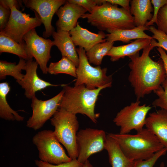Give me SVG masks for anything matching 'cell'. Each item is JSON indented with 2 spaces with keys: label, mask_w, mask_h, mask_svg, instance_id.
Masks as SVG:
<instances>
[{
  "label": "cell",
  "mask_w": 167,
  "mask_h": 167,
  "mask_svg": "<svg viewBox=\"0 0 167 167\" xmlns=\"http://www.w3.org/2000/svg\"><path fill=\"white\" fill-rule=\"evenodd\" d=\"M8 83L0 84V117L6 120L22 121L24 118L19 115L10 106L6 100L7 94L10 90Z\"/></svg>",
  "instance_id": "cell-23"
},
{
  "label": "cell",
  "mask_w": 167,
  "mask_h": 167,
  "mask_svg": "<svg viewBox=\"0 0 167 167\" xmlns=\"http://www.w3.org/2000/svg\"><path fill=\"white\" fill-rule=\"evenodd\" d=\"M69 2L79 5L90 13L94 7L101 4L100 0H68Z\"/></svg>",
  "instance_id": "cell-34"
},
{
  "label": "cell",
  "mask_w": 167,
  "mask_h": 167,
  "mask_svg": "<svg viewBox=\"0 0 167 167\" xmlns=\"http://www.w3.org/2000/svg\"><path fill=\"white\" fill-rule=\"evenodd\" d=\"M8 53L15 54L20 58L27 61L29 60L24 42L19 43L0 32V53Z\"/></svg>",
  "instance_id": "cell-24"
},
{
  "label": "cell",
  "mask_w": 167,
  "mask_h": 167,
  "mask_svg": "<svg viewBox=\"0 0 167 167\" xmlns=\"http://www.w3.org/2000/svg\"><path fill=\"white\" fill-rule=\"evenodd\" d=\"M23 1L16 0H0V4L4 7L10 9L13 7H15L19 10L22 6Z\"/></svg>",
  "instance_id": "cell-36"
},
{
  "label": "cell",
  "mask_w": 167,
  "mask_h": 167,
  "mask_svg": "<svg viewBox=\"0 0 167 167\" xmlns=\"http://www.w3.org/2000/svg\"><path fill=\"white\" fill-rule=\"evenodd\" d=\"M54 39V45L60 50L62 56H65L70 59L77 68L79 60L78 54L69 32L57 30L52 34Z\"/></svg>",
  "instance_id": "cell-18"
},
{
  "label": "cell",
  "mask_w": 167,
  "mask_h": 167,
  "mask_svg": "<svg viewBox=\"0 0 167 167\" xmlns=\"http://www.w3.org/2000/svg\"><path fill=\"white\" fill-rule=\"evenodd\" d=\"M77 69V67L70 59L66 57L62 56L58 61L50 63L48 67V73L55 75L67 74L76 78Z\"/></svg>",
  "instance_id": "cell-26"
},
{
  "label": "cell",
  "mask_w": 167,
  "mask_h": 167,
  "mask_svg": "<svg viewBox=\"0 0 167 167\" xmlns=\"http://www.w3.org/2000/svg\"><path fill=\"white\" fill-rule=\"evenodd\" d=\"M11 10L3 7L0 4V30L6 27L10 17Z\"/></svg>",
  "instance_id": "cell-35"
},
{
  "label": "cell",
  "mask_w": 167,
  "mask_h": 167,
  "mask_svg": "<svg viewBox=\"0 0 167 167\" xmlns=\"http://www.w3.org/2000/svg\"><path fill=\"white\" fill-rule=\"evenodd\" d=\"M157 45L158 42L153 39L143 49L141 56L138 53L128 57L131 61L128 79L137 101L157 90L166 78L162 60L155 61L149 56L151 50Z\"/></svg>",
  "instance_id": "cell-1"
},
{
  "label": "cell",
  "mask_w": 167,
  "mask_h": 167,
  "mask_svg": "<svg viewBox=\"0 0 167 167\" xmlns=\"http://www.w3.org/2000/svg\"><path fill=\"white\" fill-rule=\"evenodd\" d=\"M149 31L153 35V39L158 41V47H160L167 51V35L162 31L156 28L154 26L148 27Z\"/></svg>",
  "instance_id": "cell-30"
},
{
  "label": "cell",
  "mask_w": 167,
  "mask_h": 167,
  "mask_svg": "<svg viewBox=\"0 0 167 167\" xmlns=\"http://www.w3.org/2000/svg\"><path fill=\"white\" fill-rule=\"evenodd\" d=\"M64 93L58 108L64 109L75 114L86 115L95 123L100 114L95 113V108L99 93L105 86L95 89H90L84 85L71 87L63 86Z\"/></svg>",
  "instance_id": "cell-4"
},
{
  "label": "cell",
  "mask_w": 167,
  "mask_h": 167,
  "mask_svg": "<svg viewBox=\"0 0 167 167\" xmlns=\"http://www.w3.org/2000/svg\"><path fill=\"white\" fill-rule=\"evenodd\" d=\"M157 49L160 54L161 58L163 62L166 75L167 77V54L165 51L161 47H158Z\"/></svg>",
  "instance_id": "cell-38"
},
{
  "label": "cell",
  "mask_w": 167,
  "mask_h": 167,
  "mask_svg": "<svg viewBox=\"0 0 167 167\" xmlns=\"http://www.w3.org/2000/svg\"><path fill=\"white\" fill-rule=\"evenodd\" d=\"M107 135L102 130L88 128L79 130L76 135L78 162L83 164L91 155L105 149Z\"/></svg>",
  "instance_id": "cell-9"
},
{
  "label": "cell",
  "mask_w": 167,
  "mask_h": 167,
  "mask_svg": "<svg viewBox=\"0 0 167 167\" xmlns=\"http://www.w3.org/2000/svg\"><path fill=\"white\" fill-rule=\"evenodd\" d=\"M38 64L33 59L27 61L24 69L26 74L23 79L17 81L24 89V95L29 99H32L36 96V92L44 89L48 87L64 86L65 84H54L44 80L39 77L37 73Z\"/></svg>",
  "instance_id": "cell-14"
},
{
  "label": "cell",
  "mask_w": 167,
  "mask_h": 167,
  "mask_svg": "<svg viewBox=\"0 0 167 167\" xmlns=\"http://www.w3.org/2000/svg\"><path fill=\"white\" fill-rule=\"evenodd\" d=\"M114 43V42L106 41L105 42L96 44L88 51L86 52L89 63L100 66L101 64L103 58L111 49Z\"/></svg>",
  "instance_id": "cell-27"
},
{
  "label": "cell",
  "mask_w": 167,
  "mask_h": 167,
  "mask_svg": "<svg viewBox=\"0 0 167 167\" xmlns=\"http://www.w3.org/2000/svg\"><path fill=\"white\" fill-rule=\"evenodd\" d=\"M130 2V12L134 16L135 26H145L153 16L151 0H132Z\"/></svg>",
  "instance_id": "cell-22"
},
{
  "label": "cell",
  "mask_w": 167,
  "mask_h": 167,
  "mask_svg": "<svg viewBox=\"0 0 167 167\" xmlns=\"http://www.w3.org/2000/svg\"><path fill=\"white\" fill-rule=\"evenodd\" d=\"M159 167H165L164 162H162L161 163Z\"/></svg>",
  "instance_id": "cell-40"
},
{
  "label": "cell",
  "mask_w": 167,
  "mask_h": 167,
  "mask_svg": "<svg viewBox=\"0 0 167 167\" xmlns=\"http://www.w3.org/2000/svg\"><path fill=\"white\" fill-rule=\"evenodd\" d=\"M35 162L38 167H82L83 164L78 162L76 158L69 162L55 165L37 160H35Z\"/></svg>",
  "instance_id": "cell-31"
},
{
  "label": "cell",
  "mask_w": 167,
  "mask_h": 167,
  "mask_svg": "<svg viewBox=\"0 0 167 167\" xmlns=\"http://www.w3.org/2000/svg\"><path fill=\"white\" fill-rule=\"evenodd\" d=\"M152 39L140 38L127 45L113 46L106 56L110 57L111 61L113 62L126 56L129 57L139 53L140 50L147 46Z\"/></svg>",
  "instance_id": "cell-19"
},
{
  "label": "cell",
  "mask_w": 167,
  "mask_h": 167,
  "mask_svg": "<svg viewBox=\"0 0 167 167\" xmlns=\"http://www.w3.org/2000/svg\"><path fill=\"white\" fill-rule=\"evenodd\" d=\"M139 100L131 102L117 114L113 122L120 127V134H129L134 130L140 131L145 126L147 115L152 107L144 104L140 105Z\"/></svg>",
  "instance_id": "cell-8"
},
{
  "label": "cell",
  "mask_w": 167,
  "mask_h": 167,
  "mask_svg": "<svg viewBox=\"0 0 167 167\" xmlns=\"http://www.w3.org/2000/svg\"><path fill=\"white\" fill-rule=\"evenodd\" d=\"M9 20L4 29L1 31L5 35L17 43L24 42L23 37L31 30L40 26L42 23L38 14L34 11L35 17H30L29 14L22 13L15 7L11 9Z\"/></svg>",
  "instance_id": "cell-10"
},
{
  "label": "cell",
  "mask_w": 167,
  "mask_h": 167,
  "mask_svg": "<svg viewBox=\"0 0 167 167\" xmlns=\"http://www.w3.org/2000/svg\"><path fill=\"white\" fill-rule=\"evenodd\" d=\"M32 142L38 151V156L42 161L53 165H59L71 161L54 131L44 130L33 137Z\"/></svg>",
  "instance_id": "cell-7"
},
{
  "label": "cell",
  "mask_w": 167,
  "mask_h": 167,
  "mask_svg": "<svg viewBox=\"0 0 167 167\" xmlns=\"http://www.w3.org/2000/svg\"><path fill=\"white\" fill-rule=\"evenodd\" d=\"M64 93L63 89L54 97L47 100L38 99L36 96L31 100L32 114L27 122L26 126L35 130L41 128L58 109Z\"/></svg>",
  "instance_id": "cell-12"
},
{
  "label": "cell",
  "mask_w": 167,
  "mask_h": 167,
  "mask_svg": "<svg viewBox=\"0 0 167 167\" xmlns=\"http://www.w3.org/2000/svg\"><path fill=\"white\" fill-rule=\"evenodd\" d=\"M101 4L97 5L90 13L85 14L81 18L100 31L131 29L136 27L134 18L130 11L119 8L105 0H100Z\"/></svg>",
  "instance_id": "cell-3"
},
{
  "label": "cell",
  "mask_w": 167,
  "mask_h": 167,
  "mask_svg": "<svg viewBox=\"0 0 167 167\" xmlns=\"http://www.w3.org/2000/svg\"><path fill=\"white\" fill-rule=\"evenodd\" d=\"M158 97L152 103L153 106L167 111V77L157 90L153 92Z\"/></svg>",
  "instance_id": "cell-28"
},
{
  "label": "cell",
  "mask_w": 167,
  "mask_h": 167,
  "mask_svg": "<svg viewBox=\"0 0 167 167\" xmlns=\"http://www.w3.org/2000/svg\"><path fill=\"white\" fill-rule=\"evenodd\" d=\"M167 152V148H164L155 153L151 157L146 160H139L134 161L132 167H153L157 160L165 155Z\"/></svg>",
  "instance_id": "cell-29"
},
{
  "label": "cell",
  "mask_w": 167,
  "mask_h": 167,
  "mask_svg": "<svg viewBox=\"0 0 167 167\" xmlns=\"http://www.w3.org/2000/svg\"><path fill=\"white\" fill-rule=\"evenodd\" d=\"M27 61L20 58L18 63L8 62L6 61H0V79H5L6 76H11L16 80V82L21 80L24 75L22 73L24 70Z\"/></svg>",
  "instance_id": "cell-25"
},
{
  "label": "cell",
  "mask_w": 167,
  "mask_h": 167,
  "mask_svg": "<svg viewBox=\"0 0 167 167\" xmlns=\"http://www.w3.org/2000/svg\"><path fill=\"white\" fill-rule=\"evenodd\" d=\"M105 2H108L113 5H119L123 8L130 11L129 0H105Z\"/></svg>",
  "instance_id": "cell-37"
},
{
  "label": "cell",
  "mask_w": 167,
  "mask_h": 167,
  "mask_svg": "<svg viewBox=\"0 0 167 167\" xmlns=\"http://www.w3.org/2000/svg\"><path fill=\"white\" fill-rule=\"evenodd\" d=\"M50 120L56 137L66 148L68 156L72 159H77L76 135L79 125L76 114L58 108Z\"/></svg>",
  "instance_id": "cell-5"
},
{
  "label": "cell",
  "mask_w": 167,
  "mask_h": 167,
  "mask_svg": "<svg viewBox=\"0 0 167 167\" xmlns=\"http://www.w3.org/2000/svg\"><path fill=\"white\" fill-rule=\"evenodd\" d=\"M87 11L82 7L66 0L56 13L58 18L56 23L57 30L70 32L76 26L78 19Z\"/></svg>",
  "instance_id": "cell-15"
},
{
  "label": "cell",
  "mask_w": 167,
  "mask_h": 167,
  "mask_svg": "<svg viewBox=\"0 0 167 167\" xmlns=\"http://www.w3.org/2000/svg\"><path fill=\"white\" fill-rule=\"evenodd\" d=\"M71 39L75 46L83 48L87 52L96 44L105 42L106 34L100 31L93 33L82 28L78 23L76 26L69 32Z\"/></svg>",
  "instance_id": "cell-16"
},
{
  "label": "cell",
  "mask_w": 167,
  "mask_h": 167,
  "mask_svg": "<svg viewBox=\"0 0 167 167\" xmlns=\"http://www.w3.org/2000/svg\"><path fill=\"white\" fill-rule=\"evenodd\" d=\"M82 167H93L89 161L88 160L83 164Z\"/></svg>",
  "instance_id": "cell-39"
},
{
  "label": "cell",
  "mask_w": 167,
  "mask_h": 167,
  "mask_svg": "<svg viewBox=\"0 0 167 167\" xmlns=\"http://www.w3.org/2000/svg\"><path fill=\"white\" fill-rule=\"evenodd\" d=\"M105 149L108 152L112 167H132L135 161L127 157L117 142L107 134Z\"/></svg>",
  "instance_id": "cell-21"
},
{
  "label": "cell",
  "mask_w": 167,
  "mask_h": 167,
  "mask_svg": "<svg viewBox=\"0 0 167 167\" xmlns=\"http://www.w3.org/2000/svg\"><path fill=\"white\" fill-rule=\"evenodd\" d=\"M107 135L117 142L126 156L133 161L148 159L165 148L146 128L135 135L109 133Z\"/></svg>",
  "instance_id": "cell-2"
},
{
  "label": "cell",
  "mask_w": 167,
  "mask_h": 167,
  "mask_svg": "<svg viewBox=\"0 0 167 167\" xmlns=\"http://www.w3.org/2000/svg\"><path fill=\"white\" fill-rule=\"evenodd\" d=\"M79 62L77 68V77L75 86L84 85L88 88L95 89L104 86H112L111 75L106 74L107 68H102L100 66H92L88 59L86 51L82 48H76Z\"/></svg>",
  "instance_id": "cell-6"
},
{
  "label": "cell",
  "mask_w": 167,
  "mask_h": 167,
  "mask_svg": "<svg viewBox=\"0 0 167 167\" xmlns=\"http://www.w3.org/2000/svg\"><path fill=\"white\" fill-rule=\"evenodd\" d=\"M26 49L29 59L34 58L44 74L48 73L47 64L51 58L50 51L54 45L53 41L42 37L33 29L24 36Z\"/></svg>",
  "instance_id": "cell-11"
},
{
  "label": "cell",
  "mask_w": 167,
  "mask_h": 167,
  "mask_svg": "<svg viewBox=\"0 0 167 167\" xmlns=\"http://www.w3.org/2000/svg\"><path fill=\"white\" fill-rule=\"evenodd\" d=\"M158 29L167 35V4L160 10L157 16Z\"/></svg>",
  "instance_id": "cell-32"
},
{
  "label": "cell",
  "mask_w": 167,
  "mask_h": 167,
  "mask_svg": "<svg viewBox=\"0 0 167 167\" xmlns=\"http://www.w3.org/2000/svg\"><path fill=\"white\" fill-rule=\"evenodd\" d=\"M151 2L153 6L154 12L152 19L145 26L147 27L152 26L154 23L156 24L159 11L162 7L167 4V0H151Z\"/></svg>",
  "instance_id": "cell-33"
},
{
  "label": "cell",
  "mask_w": 167,
  "mask_h": 167,
  "mask_svg": "<svg viewBox=\"0 0 167 167\" xmlns=\"http://www.w3.org/2000/svg\"><path fill=\"white\" fill-rule=\"evenodd\" d=\"M148 30V27H136L131 29H113L107 31L109 33L106 35V41L111 42L120 41L128 43L132 40L140 38L153 39L152 36L147 34L145 30Z\"/></svg>",
  "instance_id": "cell-20"
},
{
  "label": "cell",
  "mask_w": 167,
  "mask_h": 167,
  "mask_svg": "<svg viewBox=\"0 0 167 167\" xmlns=\"http://www.w3.org/2000/svg\"><path fill=\"white\" fill-rule=\"evenodd\" d=\"M65 0H24L25 6L36 11L40 16L45 30L42 36L47 38L52 35L54 28L51 24L54 15L63 5Z\"/></svg>",
  "instance_id": "cell-13"
},
{
  "label": "cell",
  "mask_w": 167,
  "mask_h": 167,
  "mask_svg": "<svg viewBox=\"0 0 167 167\" xmlns=\"http://www.w3.org/2000/svg\"><path fill=\"white\" fill-rule=\"evenodd\" d=\"M145 126L167 148V111L161 109L150 113L146 118Z\"/></svg>",
  "instance_id": "cell-17"
},
{
  "label": "cell",
  "mask_w": 167,
  "mask_h": 167,
  "mask_svg": "<svg viewBox=\"0 0 167 167\" xmlns=\"http://www.w3.org/2000/svg\"><path fill=\"white\" fill-rule=\"evenodd\" d=\"M166 167H167V166Z\"/></svg>",
  "instance_id": "cell-41"
}]
</instances>
